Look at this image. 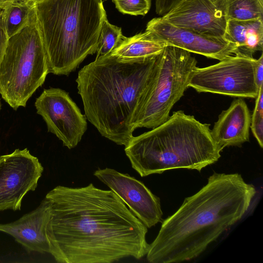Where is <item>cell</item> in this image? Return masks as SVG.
Returning a JSON list of instances; mask_svg holds the SVG:
<instances>
[{
    "label": "cell",
    "instance_id": "21",
    "mask_svg": "<svg viewBox=\"0 0 263 263\" xmlns=\"http://www.w3.org/2000/svg\"><path fill=\"white\" fill-rule=\"evenodd\" d=\"M250 128L261 148L263 147V93L256 98L255 106L251 116Z\"/></svg>",
    "mask_w": 263,
    "mask_h": 263
},
{
    "label": "cell",
    "instance_id": "27",
    "mask_svg": "<svg viewBox=\"0 0 263 263\" xmlns=\"http://www.w3.org/2000/svg\"><path fill=\"white\" fill-rule=\"evenodd\" d=\"M1 100H0V110H1Z\"/></svg>",
    "mask_w": 263,
    "mask_h": 263
},
{
    "label": "cell",
    "instance_id": "26",
    "mask_svg": "<svg viewBox=\"0 0 263 263\" xmlns=\"http://www.w3.org/2000/svg\"><path fill=\"white\" fill-rule=\"evenodd\" d=\"M16 0H0V6L6 7Z\"/></svg>",
    "mask_w": 263,
    "mask_h": 263
},
{
    "label": "cell",
    "instance_id": "20",
    "mask_svg": "<svg viewBox=\"0 0 263 263\" xmlns=\"http://www.w3.org/2000/svg\"><path fill=\"white\" fill-rule=\"evenodd\" d=\"M106 16L104 17L101 24L96 58L110 53L123 36L121 28L111 24Z\"/></svg>",
    "mask_w": 263,
    "mask_h": 263
},
{
    "label": "cell",
    "instance_id": "11",
    "mask_svg": "<svg viewBox=\"0 0 263 263\" xmlns=\"http://www.w3.org/2000/svg\"><path fill=\"white\" fill-rule=\"evenodd\" d=\"M93 175L114 192L147 228L161 221L163 213L160 198L143 182L128 174L107 167L97 170Z\"/></svg>",
    "mask_w": 263,
    "mask_h": 263
},
{
    "label": "cell",
    "instance_id": "16",
    "mask_svg": "<svg viewBox=\"0 0 263 263\" xmlns=\"http://www.w3.org/2000/svg\"><path fill=\"white\" fill-rule=\"evenodd\" d=\"M224 37L237 47L236 54L253 58L263 49V18L227 21Z\"/></svg>",
    "mask_w": 263,
    "mask_h": 263
},
{
    "label": "cell",
    "instance_id": "18",
    "mask_svg": "<svg viewBox=\"0 0 263 263\" xmlns=\"http://www.w3.org/2000/svg\"><path fill=\"white\" fill-rule=\"evenodd\" d=\"M228 20L263 18V0H219Z\"/></svg>",
    "mask_w": 263,
    "mask_h": 263
},
{
    "label": "cell",
    "instance_id": "25",
    "mask_svg": "<svg viewBox=\"0 0 263 263\" xmlns=\"http://www.w3.org/2000/svg\"><path fill=\"white\" fill-rule=\"evenodd\" d=\"M255 79L258 89L263 86V54L261 53L258 59L255 69Z\"/></svg>",
    "mask_w": 263,
    "mask_h": 263
},
{
    "label": "cell",
    "instance_id": "14",
    "mask_svg": "<svg viewBox=\"0 0 263 263\" xmlns=\"http://www.w3.org/2000/svg\"><path fill=\"white\" fill-rule=\"evenodd\" d=\"M49 216V204L45 198L39 206L18 220L0 224V232L13 236L28 252L49 253L46 226Z\"/></svg>",
    "mask_w": 263,
    "mask_h": 263
},
{
    "label": "cell",
    "instance_id": "15",
    "mask_svg": "<svg viewBox=\"0 0 263 263\" xmlns=\"http://www.w3.org/2000/svg\"><path fill=\"white\" fill-rule=\"evenodd\" d=\"M251 116L246 102L237 99L221 112L211 134L222 151L228 146H240L249 141Z\"/></svg>",
    "mask_w": 263,
    "mask_h": 263
},
{
    "label": "cell",
    "instance_id": "22",
    "mask_svg": "<svg viewBox=\"0 0 263 263\" xmlns=\"http://www.w3.org/2000/svg\"><path fill=\"white\" fill-rule=\"evenodd\" d=\"M116 8L123 14L145 15L149 11L151 0H112Z\"/></svg>",
    "mask_w": 263,
    "mask_h": 263
},
{
    "label": "cell",
    "instance_id": "3",
    "mask_svg": "<svg viewBox=\"0 0 263 263\" xmlns=\"http://www.w3.org/2000/svg\"><path fill=\"white\" fill-rule=\"evenodd\" d=\"M158 57L123 60L109 54L79 71L85 115L102 136L125 146L133 137L132 122Z\"/></svg>",
    "mask_w": 263,
    "mask_h": 263
},
{
    "label": "cell",
    "instance_id": "5",
    "mask_svg": "<svg viewBox=\"0 0 263 263\" xmlns=\"http://www.w3.org/2000/svg\"><path fill=\"white\" fill-rule=\"evenodd\" d=\"M35 10L49 73L68 75L96 52L102 0H36Z\"/></svg>",
    "mask_w": 263,
    "mask_h": 263
},
{
    "label": "cell",
    "instance_id": "8",
    "mask_svg": "<svg viewBox=\"0 0 263 263\" xmlns=\"http://www.w3.org/2000/svg\"><path fill=\"white\" fill-rule=\"evenodd\" d=\"M256 63L253 58L235 54L214 65L197 67L189 87L198 92L256 98L259 91L255 79Z\"/></svg>",
    "mask_w": 263,
    "mask_h": 263
},
{
    "label": "cell",
    "instance_id": "12",
    "mask_svg": "<svg viewBox=\"0 0 263 263\" xmlns=\"http://www.w3.org/2000/svg\"><path fill=\"white\" fill-rule=\"evenodd\" d=\"M145 31L167 45L174 46L190 52L221 61L237 53V47L224 37L205 35L192 30L174 26L161 17L148 22Z\"/></svg>",
    "mask_w": 263,
    "mask_h": 263
},
{
    "label": "cell",
    "instance_id": "17",
    "mask_svg": "<svg viewBox=\"0 0 263 263\" xmlns=\"http://www.w3.org/2000/svg\"><path fill=\"white\" fill-rule=\"evenodd\" d=\"M166 45L145 31L129 37L123 36L109 54L123 60L150 58L159 55Z\"/></svg>",
    "mask_w": 263,
    "mask_h": 263
},
{
    "label": "cell",
    "instance_id": "24",
    "mask_svg": "<svg viewBox=\"0 0 263 263\" xmlns=\"http://www.w3.org/2000/svg\"><path fill=\"white\" fill-rule=\"evenodd\" d=\"M185 0H155L156 13L162 16Z\"/></svg>",
    "mask_w": 263,
    "mask_h": 263
},
{
    "label": "cell",
    "instance_id": "9",
    "mask_svg": "<svg viewBox=\"0 0 263 263\" xmlns=\"http://www.w3.org/2000/svg\"><path fill=\"white\" fill-rule=\"evenodd\" d=\"M35 106L48 132L69 149L78 145L87 129L86 117L68 92L60 88L45 89L36 98Z\"/></svg>",
    "mask_w": 263,
    "mask_h": 263
},
{
    "label": "cell",
    "instance_id": "10",
    "mask_svg": "<svg viewBox=\"0 0 263 263\" xmlns=\"http://www.w3.org/2000/svg\"><path fill=\"white\" fill-rule=\"evenodd\" d=\"M44 168L27 148L0 157V211L20 210L25 195L34 191Z\"/></svg>",
    "mask_w": 263,
    "mask_h": 263
},
{
    "label": "cell",
    "instance_id": "4",
    "mask_svg": "<svg viewBox=\"0 0 263 263\" xmlns=\"http://www.w3.org/2000/svg\"><path fill=\"white\" fill-rule=\"evenodd\" d=\"M209 126L183 110L174 111L161 124L133 136L125 154L142 177L178 168L200 172L221 157Z\"/></svg>",
    "mask_w": 263,
    "mask_h": 263
},
{
    "label": "cell",
    "instance_id": "7",
    "mask_svg": "<svg viewBox=\"0 0 263 263\" xmlns=\"http://www.w3.org/2000/svg\"><path fill=\"white\" fill-rule=\"evenodd\" d=\"M191 52L166 45L158 59L149 83L142 96L132 122L137 128H153L166 121L174 105L189 87L197 68Z\"/></svg>",
    "mask_w": 263,
    "mask_h": 263
},
{
    "label": "cell",
    "instance_id": "19",
    "mask_svg": "<svg viewBox=\"0 0 263 263\" xmlns=\"http://www.w3.org/2000/svg\"><path fill=\"white\" fill-rule=\"evenodd\" d=\"M36 0H16L5 8V28L8 38L27 23Z\"/></svg>",
    "mask_w": 263,
    "mask_h": 263
},
{
    "label": "cell",
    "instance_id": "13",
    "mask_svg": "<svg viewBox=\"0 0 263 263\" xmlns=\"http://www.w3.org/2000/svg\"><path fill=\"white\" fill-rule=\"evenodd\" d=\"M161 17L174 26L218 37H224L228 21L219 0H185Z\"/></svg>",
    "mask_w": 263,
    "mask_h": 263
},
{
    "label": "cell",
    "instance_id": "6",
    "mask_svg": "<svg viewBox=\"0 0 263 263\" xmlns=\"http://www.w3.org/2000/svg\"><path fill=\"white\" fill-rule=\"evenodd\" d=\"M49 70L35 6L27 24L8 38L0 63V94L14 109L25 107Z\"/></svg>",
    "mask_w": 263,
    "mask_h": 263
},
{
    "label": "cell",
    "instance_id": "2",
    "mask_svg": "<svg viewBox=\"0 0 263 263\" xmlns=\"http://www.w3.org/2000/svg\"><path fill=\"white\" fill-rule=\"evenodd\" d=\"M256 193L240 174L214 173L197 193L162 223L149 244L151 263H174L198 257L242 218Z\"/></svg>",
    "mask_w": 263,
    "mask_h": 263
},
{
    "label": "cell",
    "instance_id": "23",
    "mask_svg": "<svg viewBox=\"0 0 263 263\" xmlns=\"http://www.w3.org/2000/svg\"><path fill=\"white\" fill-rule=\"evenodd\" d=\"M5 8L0 6V63L4 54L8 40L5 28Z\"/></svg>",
    "mask_w": 263,
    "mask_h": 263
},
{
    "label": "cell",
    "instance_id": "1",
    "mask_svg": "<svg viewBox=\"0 0 263 263\" xmlns=\"http://www.w3.org/2000/svg\"><path fill=\"white\" fill-rule=\"evenodd\" d=\"M49 204V253L60 263H110L145 256L147 228L111 190L58 185Z\"/></svg>",
    "mask_w": 263,
    "mask_h": 263
}]
</instances>
